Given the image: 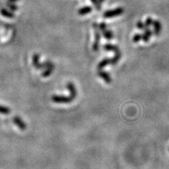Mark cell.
Here are the masks:
<instances>
[{
	"instance_id": "obj_1",
	"label": "cell",
	"mask_w": 169,
	"mask_h": 169,
	"mask_svg": "<svg viewBox=\"0 0 169 169\" xmlns=\"http://www.w3.org/2000/svg\"><path fill=\"white\" fill-rule=\"evenodd\" d=\"M94 29H95V42H94L92 49L95 52H97L99 47V42L100 38H101V34H100V30L99 25L97 23H94L93 24Z\"/></svg>"
},
{
	"instance_id": "obj_2",
	"label": "cell",
	"mask_w": 169,
	"mask_h": 169,
	"mask_svg": "<svg viewBox=\"0 0 169 169\" xmlns=\"http://www.w3.org/2000/svg\"><path fill=\"white\" fill-rule=\"evenodd\" d=\"M123 12H124V10H123V8L118 7L114 9H111V10L105 11V12L104 13L103 16L104 18H105V19H111V18L121 15Z\"/></svg>"
},
{
	"instance_id": "obj_3",
	"label": "cell",
	"mask_w": 169,
	"mask_h": 169,
	"mask_svg": "<svg viewBox=\"0 0 169 169\" xmlns=\"http://www.w3.org/2000/svg\"><path fill=\"white\" fill-rule=\"evenodd\" d=\"M52 100L55 103L58 104H68L72 102L73 99L70 97H66V96L62 95H53L52 97Z\"/></svg>"
},
{
	"instance_id": "obj_4",
	"label": "cell",
	"mask_w": 169,
	"mask_h": 169,
	"mask_svg": "<svg viewBox=\"0 0 169 169\" xmlns=\"http://www.w3.org/2000/svg\"><path fill=\"white\" fill-rule=\"evenodd\" d=\"M33 65L36 69L44 70V64L40 63V55L39 54H34L33 55Z\"/></svg>"
},
{
	"instance_id": "obj_5",
	"label": "cell",
	"mask_w": 169,
	"mask_h": 169,
	"mask_svg": "<svg viewBox=\"0 0 169 169\" xmlns=\"http://www.w3.org/2000/svg\"><path fill=\"white\" fill-rule=\"evenodd\" d=\"M13 122L16 126L19 127V128L21 130H25L26 129V124H25V122L19 116H15L13 118Z\"/></svg>"
},
{
	"instance_id": "obj_6",
	"label": "cell",
	"mask_w": 169,
	"mask_h": 169,
	"mask_svg": "<svg viewBox=\"0 0 169 169\" xmlns=\"http://www.w3.org/2000/svg\"><path fill=\"white\" fill-rule=\"evenodd\" d=\"M97 74L98 76H99L100 78H102L107 83H111V78L109 74V73L105 71V70H98Z\"/></svg>"
},
{
	"instance_id": "obj_7",
	"label": "cell",
	"mask_w": 169,
	"mask_h": 169,
	"mask_svg": "<svg viewBox=\"0 0 169 169\" xmlns=\"http://www.w3.org/2000/svg\"><path fill=\"white\" fill-rule=\"evenodd\" d=\"M66 87L68 91L70 92V97L72 98L73 99H76V96H77V91H76V88L75 87V85L72 82H68L66 84Z\"/></svg>"
},
{
	"instance_id": "obj_8",
	"label": "cell",
	"mask_w": 169,
	"mask_h": 169,
	"mask_svg": "<svg viewBox=\"0 0 169 169\" xmlns=\"http://www.w3.org/2000/svg\"><path fill=\"white\" fill-rule=\"evenodd\" d=\"M153 26H154V34L156 35V36H159L162 30V23L158 20L154 21Z\"/></svg>"
},
{
	"instance_id": "obj_9",
	"label": "cell",
	"mask_w": 169,
	"mask_h": 169,
	"mask_svg": "<svg viewBox=\"0 0 169 169\" xmlns=\"http://www.w3.org/2000/svg\"><path fill=\"white\" fill-rule=\"evenodd\" d=\"M0 13L4 17L8 18V19H13L14 17V13L12 11H9L8 9H5V8H1L0 9Z\"/></svg>"
},
{
	"instance_id": "obj_10",
	"label": "cell",
	"mask_w": 169,
	"mask_h": 169,
	"mask_svg": "<svg viewBox=\"0 0 169 169\" xmlns=\"http://www.w3.org/2000/svg\"><path fill=\"white\" fill-rule=\"evenodd\" d=\"M152 35V31L149 28H146L142 34V40L145 42H148L151 36Z\"/></svg>"
},
{
	"instance_id": "obj_11",
	"label": "cell",
	"mask_w": 169,
	"mask_h": 169,
	"mask_svg": "<svg viewBox=\"0 0 169 169\" xmlns=\"http://www.w3.org/2000/svg\"><path fill=\"white\" fill-rule=\"evenodd\" d=\"M104 49L106 51H109V52H113L114 53L120 51V49L116 45L111 44H106L104 46Z\"/></svg>"
},
{
	"instance_id": "obj_12",
	"label": "cell",
	"mask_w": 169,
	"mask_h": 169,
	"mask_svg": "<svg viewBox=\"0 0 169 169\" xmlns=\"http://www.w3.org/2000/svg\"><path fill=\"white\" fill-rule=\"evenodd\" d=\"M109 64H111V59H103L102 62H100L99 64H98V70H102V68H105L106 66H107V65Z\"/></svg>"
},
{
	"instance_id": "obj_13",
	"label": "cell",
	"mask_w": 169,
	"mask_h": 169,
	"mask_svg": "<svg viewBox=\"0 0 169 169\" xmlns=\"http://www.w3.org/2000/svg\"><path fill=\"white\" fill-rule=\"evenodd\" d=\"M121 51L115 53V56L113 58L111 59V65H116L119 62V61L121 59Z\"/></svg>"
},
{
	"instance_id": "obj_14",
	"label": "cell",
	"mask_w": 169,
	"mask_h": 169,
	"mask_svg": "<svg viewBox=\"0 0 169 169\" xmlns=\"http://www.w3.org/2000/svg\"><path fill=\"white\" fill-rule=\"evenodd\" d=\"M92 11V8L91 7H84L81 8V9L78 10V14L83 16L90 13Z\"/></svg>"
},
{
	"instance_id": "obj_15",
	"label": "cell",
	"mask_w": 169,
	"mask_h": 169,
	"mask_svg": "<svg viewBox=\"0 0 169 169\" xmlns=\"http://www.w3.org/2000/svg\"><path fill=\"white\" fill-rule=\"evenodd\" d=\"M102 34H103V36L105 37V38L107 39V40H111V39L113 37V33H112L111 30H108L107 28L106 29V30L102 31Z\"/></svg>"
},
{
	"instance_id": "obj_16",
	"label": "cell",
	"mask_w": 169,
	"mask_h": 169,
	"mask_svg": "<svg viewBox=\"0 0 169 169\" xmlns=\"http://www.w3.org/2000/svg\"><path fill=\"white\" fill-rule=\"evenodd\" d=\"M54 66H52V67L47 68L46 69H44V71L42 72V77H44V78L48 77V76H50V75L52 73V72H53V70H54Z\"/></svg>"
},
{
	"instance_id": "obj_17",
	"label": "cell",
	"mask_w": 169,
	"mask_h": 169,
	"mask_svg": "<svg viewBox=\"0 0 169 169\" xmlns=\"http://www.w3.org/2000/svg\"><path fill=\"white\" fill-rule=\"evenodd\" d=\"M6 5H7V7L9 8L11 11H15L19 9V8H18L17 6L14 3L11 2V1H8V0L7 1V2H6Z\"/></svg>"
},
{
	"instance_id": "obj_18",
	"label": "cell",
	"mask_w": 169,
	"mask_h": 169,
	"mask_svg": "<svg viewBox=\"0 0 169 169\" xmlns=\"http://www.w3.org/2000/svg\"><path fill=\"white\" fill-rule=\"evenodd\" d=\"M11 110L9 108L0 105V113H2V114H9Z\"/></svg>"
},
{
	"instance_id": "obj_19",
	"label": "cell",
	"mask_w": 169,
	"mask_h": 169,
	"mask_svg": "<svg viewBox=\"0 0 169 169\" xmlns=\"http://www.w3.org/2000/svg\"><path fill=\"white\" fill-rule=\"evenodd\" d=\"M153 23H154V20L152 19L151 17H148L145 21V26H146V28H149L151 25H153Z\"/></svg>"
},
{
	"instance_id": "obj_20",
	"label": "cell",
	"mask_w": 169,
	"mask_h": 169,
	"mask_svg": "<svg viewBox=\"0 0 169 169\" xmlns=\"http://www.w3.org/2000/svg\"><path fill=\"white\" fill-rule=\"evenodd\" d=\"M141 40H142V34H139V33H137V34H135L134 36H133V41L134 42H135V43L139 42Z\"/></svg>"
},
{
	"instance_id": "obj_21",
	"label": "cell",
	"mask_w": 169,
	"mask_h": 169,
	"mask_svg": "<svg viewBox=\"0 0 169 169\" xmlns=\"http://www.w3.org/2000/svg\"><path fill=\"white\" fill-rule=\"evenodd\" d=\"M137 28H138L139 30H145V29H146V26H145V23H143L142 21H137Z\"/></svg>"
},
{
	"instance_id": "obj_22",
	"label": "cell",
	"mask_w": 169,
	"mask_h": 169,
	"mask_svg": "<svg viewBox=\"0 0 169 169\" xmlns=\"http://www.w3.org/2000/svg\"><path fill=\"white\" fill-rule=\"evenodd\" d=\"M90 1H92V4H93L94 6H95L97 10H100V9H101L102 5L99 3V1H98V0H90Z\"/></svg>"
},
{
	"instance_id": "obj_23",
	"label": "cell",
	"mask_w": 169,
	"mask_h": 169,
	"mask_svg": "<svg viewBox=\"0 0 169 169\" xmlns=\"http://www.w3.org/2000/svg\"><path fill=\"white\" fill-rule=\"evenodd\" d=\"M99 30L101 32H102L103 30H105L107 29V25L105 24V23H102L101 24L99 25Z\"/></svg>"
},
{
	"instance_id": "obj_24",
	"label": "cell",
	"mask_w": 169,
	"mask_h": 169,
	"mask_svg": "<svg viewBox=\"0 0 169 169\" xmlns=\"http://www.w3.org/2000/svg\"><path fill=\"white\" fill-rule=\"evenodd\" d=\"M98 1H99V3L100 4H102V3L104 2V1H105V0H98Z\"/></svg>"
},
{
	"instance_id": "obj_25",
	"label": "cell",
	"mask_w": 169,
	"mask_h": 169,
	"mask_svg": "<svg viewBox=\"0 0 169 169\" xmlns=\"http://www.w3.org/2000/svg\"><path fill=\"white\" fill-rule=\"evenodd\" d=\"M8 1H11V2H16V1H19V0H8Z\"/></svg>"
}]
</instances>
